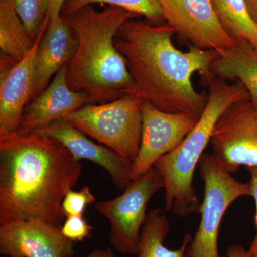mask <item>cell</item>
<instances>
[{
	"mask_svg": "<svg viewBox=\"0 0 257 257\" xmlns=\"http://www.w3.org/2000/svg\"><path fill=\"white\" fill-rule=\"evenodd\" d=\"M82 173L81 161L56 139L0 138V225L38 219L62 227V202Z\"/></svg>",
	"mask_w": 257,
	"mask_h": 257,
	"instance_id": "6da1fadb",
	"label": "cell"
},
{
	"mask_svg": "<svg viewBox=\"0 0 257 257\" xmlns=\"http://www.w3.org/2000/svg\"><path fill=\"white\" fill-rule=\"evenodd\" d=\"M175 33L167 24L154 26L134 19L119 28L114 44L131 75L128 94L166 112L199 118L208 96L194 88L192 76L199 72L202 79L208 77L218 52L192 45L182 52L172 43Z\"/></svg>",
	"mask_w": 257,
	"mask_h": 257,
	"instance_id": "7a4b0ae2",
	"label": "cell"
},
{
	"mask_svg": "<svg viewBox=\"0 0 257 257\" xmlns=\"http://www.w3.org/2000/svg\"><path fill=\"white\" fill-rule=\"evenodd\" d=\"M138 16L116 7L98 11L92 5L63 16L77 40L67 64V84L75 92H85L90 104L109 102L130 93L131 75L114 38L126 22Z\"/></svg>",
	"mask_w": 257,
	"mask_h": 257,
	"instance_id": "3957f363",
	"label": "cell"
},
{
	"mask_svg": "<svg viewBox=\"0 0 257 257\" xmlns=\"http://www.w3.org/2000/svg\"><path fill=\"white\" fill-rule=\"evenodd\" d=\"M209 85L205 109L182 143L155 163L165 190V211L181 217L200 213L202 203L193 187L194 172L210 143L213 130L221 115L231 104L250 99L247 91L236 82L229 84L212 73L203 79Z\"/></svg>",
	"mask_w": 257,
	"mask_h": 257,
	"instance_id": "277c9868",
	"label": "cell"
},
{
	"mask_svg": "<svg viewBox=\"0 0 257 257\" xmlns=\"http://www.w3.org/2000/svg\"><path fill=\"white\" fill-rule=\"evenodd\" d=\"M143 103L138 96L125 94L104 104H88L63 119L133 162L141 143Z\"/></svg>",
	"mask_w": 257,
	"mask_h": 257,
	"instance_id": "5b68a950",
	"label": "cell"
},
{
	"mask_svg": "<svg viewBox=\"0 0 257 257\" xmlns=\"http://www.w3.org/2000/svg\"><path fill=\"white\" fill-rule=\"evenodd\" d=\"M199 166L204 185L201 220L185 257H221L218 236L223 216L236 199L251 197V185L249 182L242 183L235 179L212 154H204Z\"/></svg>",
	"mask_w": 257,
	"mask_h": 257,
	"instance_id": "8992f818",
	"label": "cell"
},
{
	"mask_svg": "<svg viewBox=\"0 0 257 257\" xmlns=\"http://www.w3.org/2000/svg\"><path fill=\"white\" fill-rule=\"evenodd\" d=\"M162 188L163 181L154 167L132 180L119 197L96 203V211L110 225L109 242L116 251L138 256L147 205L152 196Z\"/></svg>",
	"mask_w": 257,
	"mask_h": 257,
	"instance_id": "52a82bcc",
	"label": "cell"
},
{
	"mask_svg": "<svg viewBox=\"0 0 257 257\" xmlns=\"http://www.w3.org/2000/svg\"><path fill=\"white\" fill-rule=\"evenodd\" d=\"M212 155L230 174L257 167V109L249 99L231 104L214 126Z\"/></svg>",
	"mask_w": 257,
	"mask_h": 257,
	"instance_id": "ba28073f",
	"label": "cell"
},
{
	"mask_svg": "<svg viewBox=\"0 0 257 257\" xmlns=\"http://www.w3.org/2000/svg\"><path fill=\"white\" fill-rule=\"evenodd\" d=\"M143 131L138 155L132 165V180L155 167L157 161L182 143L199 118L182 113L160 110L143 101Z\"/></svg>",
	"mask_w": 257,
	"mask_h": 257,
	"instance_id": "9c48e42d",
	"label": "cell"
},
{
	"mask_svg": "<svg viewBox=\"0 0 257 257\" xmlns=\"http://www.w3.org/2000/svg\"><path fill=\"white\" fill-rule=\"evenodd\" d=\"M163 20L192 46L216 52L233 46L221 26L211 0H158Z\"/></svg>",
	"mask_w": 257,
	"mask_h": 257,
	"instance_id": "30bf717a",
	"label": "cell"
},
{
	"mask_svg": "<svg viewBox=\"0 0 257 257\" xmlns=\"http://www.w3.org/2000/svg\"><path fill=\"white\" fill-rule=\"evenodd\" d=\"M49 23L40 30L31 51L19 62L1 55L0 63V138L18 133L25 108L32 101L35 82L36 56Z\"/></svg>",
	"mask_w": 257,
	"mask_h": 257,
	"instance_id": "8fae6325",
	"label": "cell"
},
{
	"mask_svg": "<svg viewBox=\"0 0 257 257\" xmlns=\"http://www.w3.org/2000/svg\"><path fill=\"white\" fill-rule=\"evenodd\" d=\"M0 253L7 257H74L75 250L60 226L28 219L0 225Z\"/></svg>",
	"mask_w": 257,
	"mask_h": 257,
	"instance_id": "7c38bea8",
	"label": "cell"
},
{
	"mask_svg": "<svg viewBox=\"0 0 257 257\" xmlns=\"http://www.w3.org/2000/svg\"><path fill=\"white\" fill-rule=\"evenodd\" d=\"M35 133L46 135L62 143L77 160L90 161L100 166L110 175L115 187L124 191L131 182L133 162L109 147L94 143L85 134L63 119L57 120Z\"/></svg>",
	"mask_w": 257,
	"mask_h": 257,
	"instance_id": "4fadbf2b",
	"label": "cell"
},
{
	"mask_svg": "<svg viewBox=\"0 0 257 257\" xmlns=\"http://www.w3.org/2000/svg\"><path fill=\"white\" fill-rule=\"evenodd\" d=\"M67 72V65L64 66L45 91L29 103L16 134L35 133L90 104L85 92H75L69 87Z\"/></svg>",
	"mask_w": 257,
	"mask_h": 257,
	"instance_id": "5bb4252c",
	"label": "cell"
},
{
	"mask_svg": "<svg viewBox=\"0 0 257 257\" xmlns=\"http://www.w3.org/2000/svg\"><path fill=\"white\" fill-rule=\"evenodd\" d=\"M76 47L77 40L64 17L50 20L37 52L32 101L45 91L52 77L69 64Z\"/></svg>",
	"mask_w": 257,
	"mask_h": 257,
	"instance_id": "9a60e30c",
	"label": "cell"
},
{
	"mask_svg": "<svg viewBox=\"0 0 257 257\" xmlns=\"http://www.w3.org/2000/svg\"><path fill=\"white\" fill-rule=\"evenodd\" d=\"M211 73L219 78L241 83L257 109V50L246 41H236L233 46L218 53Z\"/></svg>",
	"mask_w": 257,
	"mask_h": 257,
	"instance_id": "2e32d148",
	"label": "cell"
},
{
	"mask_svg": "<svg viewBox=\"0 0 257 257\" xmlns=\"http://www.w3.org/2000/svg\"><path fill=\"white\" fill-rule=\"evenodd\" d=\"M170 230V221L165 211L161 209L149 211L142 230L138 256L185 257L193 236L189 233L186 234L180 247L170 249L165 245Z\"/></svg>",
	"mask_w": 257,
	"mask_h": 257,
	"instance_id": "e0dca14e",
	"label": "cell"
},
{
	"mask_svg": "<svg viewBox=\"0 0 257 257\" xmlns=\"http://www.w3.org/2000/svg\"><path fill=\"white\" fill-rule=\"evenodd\" d=\"M35 42L18 16L13 1L0 0L1 55L19 62L31 51Z\"/></svg>",
	"mask_w": 257,
	"mask_h": 257,
	"instance_id": "ac0fdd59",
	"label": "cell"
},
{
	"mask_svg": "<svg viewBox=\"0 0 257 257\" xmlns=\"http://www.w3.org/2000/svg\"><path fill=\"white\" fill-rule=\"evenodd\" d=\"M219 23L234 41H246L257 50V25L245 0H211Z\"/></svg>",
	"mask_w": 257,
	"mask_h": 257,
	"instance_id": "d6986e66",
	"label": "cell"
},
{
	"mask_svg": "<svg viewBox=\"0 0 257 257\" xmlns=\"http://www.w3.org/2000/svg\"><path fill=\"white\" fill-rule=\"evenodd\" d=\"M96 3H104L121 8L135 14L142 15L150 21L157 23L163 20L158 0H67L62 9V16H67Z\"/></svg>",
	"mask_w": 257,
	"mask_h": 257,
	"instance_id": "ffe728a7",
	"label": "cell"
},
{
	"mask_svg": "<svg viewBox=\"0 0 257 257\" xmlns=\"http://www.w3.org/2000/svg\"><path fill=\"white\" fill-rule=\"evenodd\" d=\"M30 37L35 41L47 20L50 0H12Z\"/></svg>",
	"mask_w": 257,
	"mask_h": 257,
	"instance_id": "44dd1931",
	"label": "cell"
},
{
	"mask_svg": "<svg viewBox=\"0 0 257 257\" xmlns=\"http://www.w3.org/2000/svg\"><path fill=\"white\" fill-rule=\"evenodd\" d=\"M96 199L88 186L79 191L70 189L66 194L62 207L65 217L71 216H84L86 208L95 202Z\"/></svg>",
	"mask_w": 257,
	"mask_h": 257,
	"instance_id": "7402d4cb",
	"label": "cell"
},
{
	"mask_svg": "<svg viewBox=\"0 0 257 257\" xmlns=\"http://www.w3.org/2000/svg\"><path fill=\"white\" fill-rule=\"evenodd\" d=\"M93 227L88 224L84 216H71L66 219L61 227L62 234L75 242H83L92 237Z\"/></svg>",
	"mask_w": 257,
	"mask_h": 257,
	"instance_id": "603a6c76",
	"label": "cell"
},
{
	"mask_svg": "<svg viewBox=\"0 0 257 257\" xmlns=\"http://www.w3.org/2000/svg\"><path fill=\"white\" fill-rule=\"evenodd\" d=\"M250 173L249 183L251 188V197L254 199L256 212H255L254 223L256 226V235L249 246V251L252 257H257V167H248Z\"/></svg>",
	"mask_w": 257,
	"mask_h": 257,
	"instance_id": "cb8c5ba5",
	"label": "cell"
},
{
	"mask_svg": "<svg viewBox=\"0 0 257 257\" xmlns=\"http://www.w3.org/2000/svg\"><path fill=\"white\" fill-rule=\"evenodd\" d=\"M67 0H50V6H49L48 14H47V20L57 18L62 15V9L64 4Z\"/></svg>",
	"mask_w": 257,
	"mask_h": 257,
	"instance_id": "d4e9b609",
	"label": "cell"
},
{
	"mask_svg": "<svg viewBox=\"0 0 257 257\" xmlns=\"http://www.w3.org/2000/svg\"><path fill=\"white\" fill-rule=\"evenodd\" d=\"M227 257H252L248 250L245 249L241 244L230 245L226 251Z\"/></svg>",
	"mask_w": 257,
	"mask_h": 257,
	"instance_id": "484cf974",
	"label": "cell"
},
{
	"mask_svg": "<svg viewBox=\"0 0 257 257\" xmlns=\"http://www.w3.org/2000/svg\"><path fill=\"white\" fill-rule=\"evenodd\" d=\"M87 257H116V255L112 248H96L88 253Z\"/></svg>",
	"mask_w": 257,
	"mask_h": 257,
	"instance_id": "4316f807",
	"label": "cell"
},
{
	"mask_svg": "<svg viewBox=\"0 0 257 257\" xmlns=\"http://www.w3.org/2000/svg\"><path fill=\"white\" fill-rule=\"evenodd\" d=\"M247 6L248 13L257 25V0H245Z\"/></svg>",
	"mask_w": 257,
	"mask_h": 257,
	"instance_id": "83f0119b",
	"label": "cell"
}]
</instances>
